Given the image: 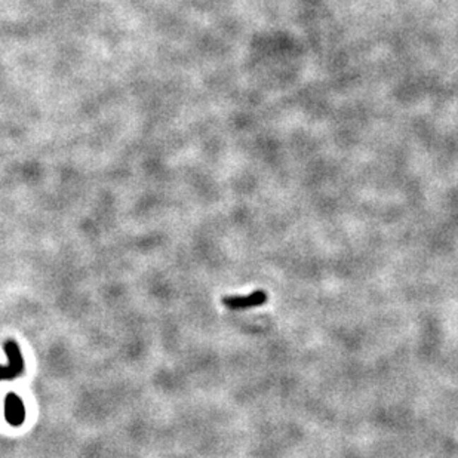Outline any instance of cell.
Here are the masks:
<instances>
[{
	"label": "cell",
	"mask_w": 458,
	"mask_h": 458,
	"mask_svg": "<svg viewBox=\"0 0 458 458\" xmlns=\"http://www.w3.org/2000/svg\"><path fill=\"white\" fill-rule=\"evenodd\" d=\"M266 301V294L263 291H257L251 294L249 297H232V298H224V304L230 309H245L252 307V305H258Z\"/></svg>",
	"instance_id": "cell-1"
}]
</instances>
